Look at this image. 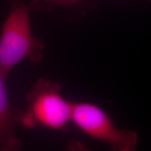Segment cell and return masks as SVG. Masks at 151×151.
Returning <instances> with one entry per match:
<instances>
[{"label": "cell", "instance_id": "1", "mask_svg": "<svg viewBox=\"0 0 151 151\" xmlns=\"http://www.w3.org/2000/svg\"><path fill=\"white\" fill-rule=\"evenodd\" d=\"M43 41L32 33L27 7L22 4L12 7L0 37V72L2 76L6 80L13 68L22 60L39 63L43 58Z\"/></svg>", "mask_w": 151, "mask_h": 151}, {"label": "cell", "instance_id": "3", "mask_svg": "<svg viewBox=\"0 0 151 151\" xmlns=\"http://www.w3.org/2000/svg\"><path fill=\"white\" fill-rule=\"evenodd\" d=\"M71 123L85 134L108 145L111 151H137V132L118 129L108 113L94 104L73 102Z\"/></svg>", "mask_w": 151, "mask_h": 151}, {"label": "cell", "instance_id": "5", "mask_svg": "<svg viewBox=\"0 0 151 151\" xmlns=\"http://www.w3.org/2000/svg\"><path fill=\"white\" fill-rule=\"evenodd\" d=\"M80 0H34L32 8L36 10H47L57 6H68L76 4Z\"/></svg>", "mask_w": 151, "mask_h": 151}, {"label": "cell", "instance_id": "6", "mask_svg": "<svg viewBox=\"0 0 151 151\" xmlns=\"http://www.w3.org/2000/svg\"><path fill=\"white\" fill-rule=\"evenodd\" d=\"M67 151H90L83 143L78 141H71L67 147Z\"/></svg>", "mask_w": 151, "mask_h": 151}, {"label": "cell", "instance_id": "2", "mask_svg": "<svg viewBox=\"0 0 151 151\" xmlns=\"http://www.w3.org/2000/svg\"><path fill=\"white\" fill-rule=\"evenodd\" d=\"M60 92L61 86L58 83L38 79L26 95L28 106L20 120L22 127L65 131L71 123L73 101L62 97Z\"/></svg>", "mask_w": 151, "mask_h": 151}, {"label": "cell", "instance_id": "4", "mask_svg": "<svg viewBox=\"0 0 151 151\" xmlns=\"http://www.w3.org/2000/svg\"><path fill=\"white\" fill-rule=\"evenodd\" d=\"M6 81L0 72V151H21L22 142L15 134L22 113L9 101Z\"/></svg>", "mask_w": 151, "mask_h": 151}]
</instances>
